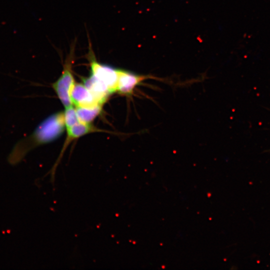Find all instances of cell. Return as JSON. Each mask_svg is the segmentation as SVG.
<instances>
[{"label":"cell","instance_id":"obj_4","mask_svg":"<svg viewBox=\"0 0 270 270\" xmlns=\"http://www.w3.org/2000/svg\"><path fill=\"white\" fill-rule=\"evenodd\" d=\"M150 78V76L140 75L128 70L118 69L116 92L122 95L130 96L133 94L136 86Z\"/></svg>","mask_w":270,"mask_h":270},{"label":"cell","instance_id":"obj_3","mask_svg":"<svg viewBox=\"0 0 270 270\" xmlns=\"http://www.w3.org/2000/svg\"><path fill=\"white\" fill-rule=\"evenodd\" d=\"M88 58L90 68V74L104 84L112 94L116 92L118 69L98 62L91 46H90Z\"/></svg>","mask_w":270,"mask_h":270},{"label":"cell","instance_id":"obj_7","mask_svg":"<svg viewBox=\"0 0 270 270\" xmlns=\"http://www.w3.org/2000/svg\"><path fill=\"white\" fill-rule=\"evenodd\" d=\"M96 131H98V130L90 124L79 122L73 126L66 128L67 136L64 148L72 140Z\"/></svg>","mask_w":270,"mask_h":270},{"label":"cell","instance_id":"obj_1","mask_svg":"<svg viewBox=\"0 0 270 270\" xmlns=\"http://www.w3.org/2000/svg\"><path fill=\"white\" fill-rule=\"evenodd\" d=\"M65 128L64 112L50 116L37 126L32 134L16 146L12 155L18 158L34 146L54 140L62 134Z\"/></svg>","mask_w":270,"mask_h":270},{"label":"cell","instance_id":"obj_5","mask_svg":"<svg viewBox=\"0 0 270 270\" xmlns=\"http://www.w3.org/2000/svg\"><path fill=\"white\" fill-rule=\"evenodd\" d=\"M71 98L76 106L90 107L102 105L83 84L75 83L71 92Z\"/></svg>","mask_w":270,"mask_h":270},{"label":"cell","instance_id":"obj_9","mask_svg":"<svg viewBox=\"0 0 270 270\" xmlns=\"http://www.w3.org/2000/svg\"><path fill=\"white\" fill-rule=\"evenodd\" d=\"M66 128H68L80 122L76 108L73 106L65 108L64 112Z\"/></svg>","mask_w":270,"mask_h":270},{"label":"cell","instance_id":"obj_6","mask_svg":"<svg viewBox=\"0 0 270 270\" xmlns=\"http://www.w3.org/2000/svg\"><path fill=\"white\" fill-rule=\"evenodd\" d=\"M82 82L83 84L102 105L108 96L112 94L104 84L91 74L88 77L83 78Z\"/></svg>","mask_w":270,"mask_h":270},{"label":"cell","instance_id":"obj_8","mask_svg":"<svg viewBox=\"0 0 270 270\" xmlns=\"http://www.w3.org/2000/svg\"><path fill=\"white\" fill-rule=\"evenodd\" d=\"M102 105H97L90 107L76 106L80 122L90 124L102 110Z\"/></svg>","mask_w":270,"mask_h":270},{"label":"cell","instance_id":"obj_2","mask_svg":"<svg viewBox=\"0 0 270 270\" xmlns=\"http://www.w3.org/2000/svg\"><path fill=\"white\" fill-rule=\"evenodd\" d=\"M70 50L64 65L61 76L52 84L54 92L65 108L74 106L71 98V92L76 83L72 70L74 46Z\"/></svg>","mask_w":270,"mask_h":270}]
</instances>
